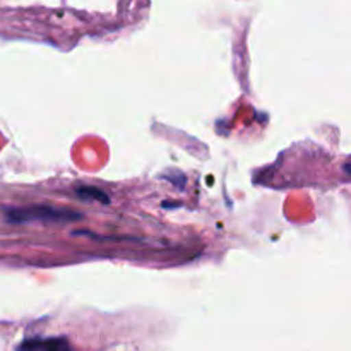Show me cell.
<instances>
[{"mask_svg":"<svg viewBox=\"0 0 351 351\" xmlns=\"http://www.w3.org/2000/svg\"><path fill=\"white\" fill-rule=\"evenodd\" d=\"M45 351H71V346L65 339H48L43 341Z\"/></svg>","mask_w":351,"mask_h":351,"instance_id":"cell-1","label":"cell"},{"mask_svg":"<svg viewBox=\"0 0 351 351\" xmlns=\"http://www.w3.org/2000/svg\"><path fill=\"white\" fill-rule=\"evenodd\" d=\"M17 351H45V346H43V341H36V339H33V341H24L23 345L17 348Z\"/></svg>","mask_w":351,"mask_h":351,"instance_id":"cell-2","label":"cell"}]
</instances>
